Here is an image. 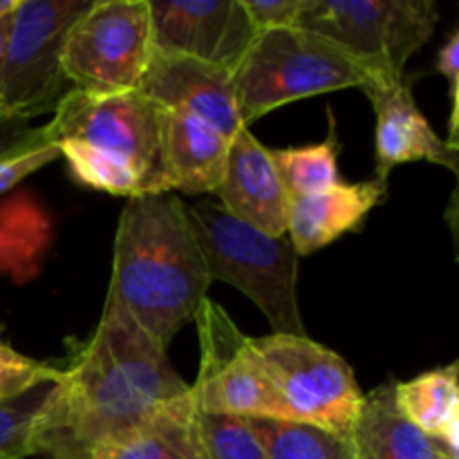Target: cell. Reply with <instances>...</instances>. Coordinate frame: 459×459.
Returning <instances> with one entry per match:
<instances>
[{"mask_svg":"<svg viewBox=\"0 0 459 459\" xmlns=\"http://www.w3.org/2000/svg\"><path fill=\"white\" fill-rule=\"evenodd\" d=\"M188 388L164 345L106 299L97 330L49 388L36 421L34 455L90 459Z\"/></svg>","mask_w":459,"mask_h":459,"instance_id":"1","label":"cell"},{"mask_svg":"<svg viewBox=\"0 0 459 459\" xmlns=\"http://www.w3.org/2000/svg\"><path fill=\"white\" fill-rule=\"evenodd\" d=\"M211 282L186 204L175 193L128 197L117 224L108 299L169 350Z\"/></svg>","mask_w":459,"mask_h":459,"instance_id":"2","label":"cell"},{"mask_svg":"<svg viewBox=\"0 0 459 459\" xmlns=\"http://www.w3.org/2000/svg\"><path fill=\"white\" fill-rule=\"evenodd\" d=\"M164 112L139 90L90 94L72 88L45 133L83 186L124 197L173 193L161 148Z\"/></svg>","mask_w":459,"mask_h":459,"instance_id":"3","label":"cell"},{"mask_svg":"<svg viewBox=\"0 0 459 459\" xmlns=\"http://www.w3.org/2000/svg\"><path fill=\"white\" fill-rule=\"evenodd\" d=\"M193 238L211 281L249 296L267 316L273 334H305L299 309V255L290 238H272L233 218L218 202L186 206Z\"/></svg>","mask_w":459,"mask_h":459,"instance_id":"4","label":"cell"},{"mask_svg":"<svg viewBox=\"0 0 459 459\" xmlns=\"http://www.w3.org/2000/svg\"><path fill=\"white\" fill-rule=\"evenodd\" d=\"M238 117L249 128L276 108L339 90H370L372 81L352 56L300 27L258 31L231 74Z\"/></svg>","mask_w":459,"mask_h":459,"instance_id":"5","label":"cell"},{"mask_svg":"<svg viewBox=\"0 0 459 459\" xmlns=\"http://www.w3.org/2000/svg\"><path fill=\"white\" fill-rule=\"evenodd\" d=\"M435 25L433 0H305L296 22L352 56L370 76V90L403 81L408 58L424 48Z\"/></svg>","mask_w":459,"mask_h":459,"instance_id":"6","label":"cell"},{"mask_svg":"<svg viewBox=\"0 0 459 459\" xmlns=\"http://www.w3.org/2000/svg\"><path fill=\"white\" fill-rule=\"evenodd\" d=\"M249 350L290 421L350 435L363 390L341 354L309 336H249Z\"/></svg>","mask_w":459,"mask_h":459,"instance_id":"7","label":"cell"},{"mask_svg":"<svg viewBox=\"0 0 459 459\" xmlns=\"http://www.w3.org/2000/svg\"><path fill=\"white\" fill-rule=\"evenodd\" d=\"M92 0H18L0 65V108L22 119L54 112L70 83L63 49Z\"/></svg>","mask_w":459,"mask_h":459,"instance_id":"8","label":"cell"},{"mask_svg":"<svg viewBox=\"0 0 459 459\" xmlns=\"http://www.w3.org/2000/svg\"><path fill=\"white\" fill-rule=\"evenodd\" d=\"M152 52L148 0H92L63 49L70 88L90 94L137 90Z\"/></svg>","mask_w":459,"mask_h":459,"instance_id":"9","label":"cell"},{"mask_svg":"<svg viewBox=\"0 0 459 459\" xmlns=\"http://www.w3.org/2000/svg\"><path fill=\"white\" fill-rule=\"evenodd\" d=\"M193 318L200 336V372L191 385L195 411L287 420L281 399L251 354L249 336L238 330L233 318L209 296L202 300Z\"/></svg>","mask_w":459,"mask_h":459,"instance_id":"10","label":"cell"},{"mask_svg":"<svg viewBox=\"0 0 459 459\" xmlns=\"http://www.w3.org/2000/svg\"><path fill=\"white\" fill-rule=\"evenodd\" d=\"M152 48L236 72L255 30L240 0H148Z\"/></svg>","mask_w":459,"mask_h":459,"instance_id":"11","label":"cell"},{"mask_svg":"<svg viewBox=\"0 0 459 459\" xmlns=\"http://www.w3.org/2000/svg\"><path fill=\"white\" fill-rule=\"evenodd\" d=\"M137 90L157 106L197 117L229 139L242 128L231 72L222 67L152 48Z\"/></svg>","mask_w":459,"mask_h":459,"instance_id":"12","label":"cell"},{"mask_svg":"<svg viewBox=\"0 0 459 459\" xmlns=\"http://www.w3.org/2000/svg\"><path fill=\"white\" fill-rule=\"evenodd\" d=\"M215 195L220 206L240 222L272 238L287 236L290 202L272 151L242 126L229 143L227 169Z\"/></svg>","mask_w":459,"mask_h":459,"instance_id":"13","label":"cell"},{"mask_svg":"<svg viewBox=\"0 0 459 459\" xmlns=\"http://www.w3.org/2000/svg\"><path fill=\"white\" fill-rule=\"evenodd\" d=\"M377 112V175L388 179L394 166L430 161L457 173V148L439 137L417 108L406 81L368 92Z\"/></svg>","mask_w":459,"mask_h":459,"instance_id":"14","label":"cell"},{"mask_svg":"<svg viewBox=\"0 0 459 459\" xmlns=\"http://www.w3.org/2000/svg\"><path fill=\"white\" fill-rule=\"evenodd\" d=\"M388 193V179L372 178L359 184H336L316 195L290 202L287 238L296 255H309L354 231Z\"/></svg>","mask_w":459,"mask_h":459,"instance_id":"15","label":"cell"},{"mask_svg":"<svg viewBox=\"0 0 459 459\" xmlns=\"http://www.w3.org/2000/svg\"><path fill=\"white\" fill-rule=\"evenodd\" d=\"M229 143L231 139L227 134L197 117L179 110H166L161 148H164V169L170 191L193 193V195L218 191L227 169Z\"/></svg>","mask_w":459,"mask_h":459,"instance_id":"16","label":"cell"},{"mask_svg":"<svg viewBox=\"0 0 459 459\" xmlns=\"http://www.w3.org/2000/svg\"><path fill=\"white\" fill-rule=\"evenodd\" d=\"M394 402L412 426L429 437L437 455L459 459L457 363L394 381Z\"/></svg>","mask_w":459,"mask_h":459,"instance_id":"17","label":"cell"},{"mask_svg":"<svg viewBox=\"0 0 459 459\" xmlns=\"http://www.w3.org/2000/svg\"><path fill=\"white\" fill-rule=\"evenodd\" d=\"M350 439L357 459H437L429 437L399 411L394 381H385L363 394Z\"/></svg>","mask_w":459,"mask_h":459,"instance_id":"18","label":"cell"},{"mask_svg":"<svg viewBox=\"0 0 459 459\" xmlns=\"http://www.w3.org/2000/svg\"><path fill=\"white\" fill-rule=\"evenodd\" d=\"M202 455L195 433L191 388L166 402L128 435L99 448L90 459H195Z\"/></svg>","mask_w":459,"mask_h":459,"instance_id":"19","label":"cell"},{"mask_svg":"<svg viewBox=\"0 0 459 459\" xmlns=\"http://www.w3.org/2000/svg\"><path fill=\"white\" fill-rule=\"evenodd\" d=\"M267 459H357L350 435L290 420L247 417Z\"/></svg>","mask_w":459,"mask_h":459,"instance_id":"20","label":"cell"},{"mask_svg":"<svg viewBox=\"0 0 459 459\" xmlns=\"http://www.w3.org/2000/svg\"><path fill=\"white\" fill-rule=\"evenodd\" d=\"M272 160L291 200L316 195L341 184L339 142L334 128L321 143L303 148H276L272 151Z\"/></svg>","mask_w":459,"mask_h":459,"instance_id":"21","label":"cell"},{"mask_svg":"<svg viewBox=\"0 0 459 459\" xmlns=\"http://www.w3.org/2000/svg\"><path fill=\"white\" fill-rule=\"evenodd\" d=\"M56 157L45 126H31L30 119L0 108V195Z\"/></svg>","mask_w":459,"mask_h":459,"instance_id":"22","label":"cell"},{"mask_svg":"<svg viewBox=\"0 0 459 459\" xmlns=\"http://www.w3.org/2000/svg\"><path fill=\"white\" fill-rule=\"evenodd\" d=\"M195 433L204 459H267L247 417L195 411Z\"/></svg>","mask_w":459,"mask_h":459,"instance_id":"23","label":"cell"},{"mask_svg":"<svg viewBox=\"0 0 459 459\" xmlns=\"http://www.w3.org/2000/svg\"><path fill=\"white\" fill-rule=\"evenodd\" d=\"M52 385H40L12 402H0V459L34 455V430Z\"/></svg>","mask_w":459,"mask_h":459,"instance_id":"24","label":"cell"},{"mask_svg":"<svg viewBox=\"0 0 459 459\" xmlns=\"http://www.w3.org/2000/svg\"><path fill=\"white\" fill-rule=\"evenodd\" d=\"M61 370L18 352L0 336V402H12L40 385H54Z\"/></svg>","mask_w":459,"mask_h":459,"instance_id":"25","label":"cell"},{"mask_svg":"<svg viewBox=\"0 0 459 459\" xmlns=\"http://www.w3.org/2000/svg\"><path fill=\"white\" fill-rule=\"evenodd\" d=\"M255 34L281 27H296L305 0H240Z\"/></svg>","mask_w":459,"mask_h":459,"instance_id":"26","label":"cell"},{"mask_svg":"<svg viewBox=\"0 0 459 459\" xmlns=\"http://www.w3.org/2000/svg\"><path fill=\"white\" fill-rule=\"evenodd\" d=\"M437 72L448 81V94H451L453 110H451V143L457 148V88H459V34L448 39V43L439 49L437 54Z\"/></svg>","mask_w":459,"mask_h":459,"instance_id":"27","label":"cell"},{"mask_svg":"<svg viewBox=\"0 0 459 459\" xmlns=\"http://www.w3.org/2000/svg\"><path fill=\"white\" fill-rule=\"evenodd\" d=\"M12 16H13V13H9V16L0 18V65H3L4 40H7V34H9V25H12Z\"/></svg>","mask_w":459,"mask_h":459,"instance_id":"28","label":"cell"},{"mask_svg":"<svg viewBox=\"0 0 459 459\" xmlns=\"http://www.w3.org/2000/svg\"><path fill=\"white\" fill-rule=\"evenodd\" d=\"M18 0H0V18L9 16V13L16 12Z\"/></svg>","mask_w":459,"mask_h":459,"instance_id":"29","label":"cell"},{"mask_svg":"<svg viewBox=\"0 0 459 459\" xmlns=\"http://www.w3.org/2000/svg\"><path fill=\"white\" fill-rule=\"evenodd\" d=\"M437 459H446V457H442V455H437Z\"/></svg>","mask_w":459,"mask_h":459,"instance_id":"30","label":"cell"},{"mask_svg":"<svg viewBox=\"0 0 459 459\" xmlns=\"http://www.w3.org/2000/svg\"><path fill=\"white\" fill-rule=\"evenodd\" d=\"M195 459H204V457H195Z\"/></svg>","mask_w":459,"mask_h":459,"instance_id":"31","label":"cell"}]
</instances>
